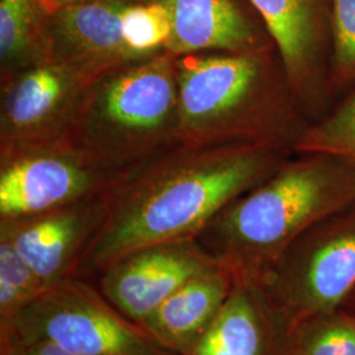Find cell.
<instances>
[{
  "label": "cell",
  "mask_w": 355,
  "mask_h": 355,
  "mask_svg": "<svg viewBox=\"0 0 355 355\" xmlns=\"http://www.w3.org/2000/svg\"><path fill=\"white\" fill-rule=\"evenodd\" d=\"M283 157L284 146L274 144L178 145L125 178L85 261L108 267L146 248L190 241L270 177L284 162Z\"/></svg>",
  "instance_id": "cell-1"
},
{
  "label": "cell",
  "mask_w": 355,
  "mask_h": 355,
  "mask_svg": "<svg viewBox=\"0 0 355 355\" xmlns=\"http://www.w3.org/2000/svg\"><path fill=\"white\" fill-rule=\"evenodd\" d=\"M177 145L258 142L286 146L299 129L300 107L275 51L195 53L175 57Z\"/></svg>",
  "instance_id": "cell-2"
},
{
  "label": "cell",
  "mask_w": 355,
  "mask_h": 355,
  "mask_svg": "<svg viewBox=\"0 0 355 355\" xmlns=\"http://www.w3.org/2000/svg\"><path fill=\"white\" fill-rule=\"evenodd\" d=\"M284 161L217 216L220 261L236 282L266 286L287 249L355 200V165L325 154Z\"/></svg>",
  "instance_id": "cell-3"
},
{
  "label": "cell",
  "mask_w": 355,
  "mask_h": 355,
  "mask_svg": "<svg viewBox=\"0 0 355 355\" xmlns=\"http://www.w3.org/2000/svg\"><path fill=\"white\" fill-rule=\"evenodd\" d=\"M175 57L161 53L89 86L67 144L121 166L177 144Z\"/></svg>",
  "instance_id": "cell-4"
},
{
  "label": "cell",
  "mask_w": 355,
  "mask_h": 355,
  "mask_svg": "<svg viewBox=\"0 0 355 355\" xmlns=\"http://www.w3.org/2000/svg\"><path fill=\"white\" fill-rule=\"evenodd\" d=\"M266 288L287 329L340 308L355 288V200L293 242Z\"/></svg>",
  "instance_id": "cell-5"
},
{
  "label": "cell",
  "mask_w": 355,
  "mask_h": 355,
  "mask_svg": "<svg viewBox=\"0 0 355 355\" xmlns=\"http://www.w3.org/2000/svg\"><path fill=\"white\" fill-rule=\"evenodd\" d=\"M6 338L48 341L82 355H166L152 336L130 327L76 284H51L20 311Z\"/></svg>",
  "instance_id": "cell-6"
},
{
  "label": "cell",
  "mask_w": 355,
  "mask_h": 355,
  "mask_svg": "<svg viewBox=\"0 0 355 355\" xmlns=\"http://www.w3.org/2000/svg\"><path fill=\"white\" fill-rule=\"evenodd\" d=\"M114 167L67 142L1 155V223L74 205L101 189Z\"/></svg>",
  "instance_id": "cell-7"
},
{
  "label": "cell",
  "mask_w": 355,
  "mask_h": 355,
  "mask_svg": "<svg viewBox=\"0 0 355 355\" xmlns=\"http://www.w3.org/2000/svg\"><path fill=\"white\" fill-rule=\"evenodd\" d=\"M91 85L76 70L54 61L1 79V155L66 142Z\"/></svg>",
  "instance_id": "cell-8"
},
{
  "label": "cell",
  "mask_w": 355,
  "mask_h": 355,
  "mask_svg": "<svg viewBox=\"0 0 355 355\" xmlns=\"http://www.w3.org/2000/svg\"><path fill=\"white\" fill-rule=\"evenodd\" d=\"M266 26L292 95L312 114L329 94L330 0H248Z\"/></svg>",
  "instance_id": "cell-9"
},
{
  "label": "cell",
  "mask_w": 355,
  "mask_h": 355,
  "mask_svg": "<svg viewBox=\"0 0 355 355\" xmlns=\"http://www.w3.org/2000/svg\"><path fill=\"white\" fill-rule=\"evenodd\" d=\"M132 1L87 0L48 15L49 60L76 70L92 85L142 61L128 46L121 29V16Z\"/></svg>",
  "instance_id": "cell-10"
},
{
  "label": "cell",
  "mask_w": 355,
  "mask_h": 355,
  "mask_svg": "<svg viewBox=\"0 0 355 355\" xmlns=\"http://www.w3.org/2000/svg\"><path fill=\"white\" fill-rule=\"evenodd\" d=\"M218 263L190 241L157 245L108 266L103 290L120 311L144 322L178 288Z\"/></svg>",
  "instance_id": "cell-11"
},
{
  "label": "cell",
  "mask_w": 355,
  "mask_h": 355,
  "mask_svg": "<svg viewBox=\"0 0 355 355\" xmlns=\"http://www.w3.org/2000/svg\"><path fill=\"white\" fill-rule=\"evenodd\" d=\"M164 6L171 21L165 51L257 54L277 51L266 26L240 0H146Z\"/></svg>",
  "instance_id": "cell-12"
},
{
  "label": "cell",
  "mask_w": 355,
  "mask_h": 355,
  "mask_svg": "<svg viewBox=\"0 0 355 355\" xmlns=\"http://www.w3.org/2000/svg\"><path fill=\"white\" fill-rule=\"evenodd\" d=\"M287 325L266 286L239 280L193 355H286Z\"/></svg>",
  "instance_id": "cell-13"
},
{
  "label": "cell",
  "mask_w": 355,
  "mask_h": 355,
  "mask_svg": "<svg viewBox=\"0 0 355 355\" xmlns=\"http://www.w3.org/2000/svg\"><path fill=\"white\" fill-rule=\"evenodd\" d=\"M236 283L221 261L217 266L189 280L168 296L149 318L145 328L155 341L184 350L199 343Z\"/></svg>",
  "instance_id": "cell-14"
},
{
  "label": "cell",
  "mask_w": 355,
  "mask_h": 355,
  "mask_svg": "<svg viewBox=\"0 0 355 355\" xmlns=\"http://www.w3.org/2000/svg\"><path fill=\"white\" fill-rule=\"evenodd\" d=\"M85 228L83 212L73 205L49 214L1 223V236L46 286L62 272Z\"/></svg>",
  "instance_id": "cell-15"
},
{
  "label": "cell",
  "mask_w": 355,
  "mask_h": 355,
  "mask_svg": "<svg viewBox=\"0 0 355 355\" xmlns=\"http://www.w3.org/2000/svg\"><path fill=\"white\" fill-rule=\"evenodd\" d=\"M51 61L48 13L40 0H0L1 79Z\"/></svg>",
  "instance_id": "cell-16"
},
{
  "label": "cell",
  "mask_w": 355,
  "mask_h": 355,
  "mask_svg": "<svg viewBox=\"0 0 355 355\" xmlns=\"http://www.w3.org/2000/svg\"><path fill=\"white\" fill-rule=\"evenodd\" d=\"M286 355H355V316L340 306L287 329Z\"/></svg>",
  "instance_id": "cell-17"
},
{
  "label": "cell",
  "mask_w": 355,
  "mask_h": 355,
  "mask_svg": "<svg viewBox=\"0 0 355 355\" xmlns=\"http://www.w3.org/2000/svg\"><path fill=\"white\" fill-rule=\"evenodd\" d=\"M302 154H325L355 165V91L334 111L305 127L292 145Z\"/></svg>",
  "instance_id": "cell-18"
},
{
  "label": "cell",
  "mask_w": 355,
  "mask_h": 355,
  "mask_svg": "<svg viewBox=\"0 0 355 355\" xmlns=\"http://www.w3.org/2000/svg\"><path fill=\"white\" fill-rule=\"evenodd\" d=\"M51 286L38 279L35 272L1 236L0 241V313L1 333L8 336L20 311Z\"/></svg>",
  "instance_id": "cell-19"
},
{
  "label": "cell",
  "mask_w": 355,
  "mask_h": 355,
  "mask_svg": "<svg viewBox=\"0 0 355 355\" xmlns=\"http://www.w3.org/2000/svg\"><path fill=\"white\" fill-rule=\"evenodd\" d=\"M121 29L128 46L145 60L166 53L171 21L164 6L155 1L133 0L123 12Z\"/></svg>",
  "instance_id": "cell-20"
},
{
  "label": "cell",
  "mask_w": 355,
  "mask_h": 355,
  "mask_svg": "<svg viewBox=\"0 0 355 355\" xmlns=\"http://www.w3.org/2000/svg\"><path fill=\"white\" fill-rule=\"evenodd\" d=\"M331 1L329 89L355 82V0Z\"/></svg>",
  "instance_id": "cell-21"
},
{
  "label": "cell",
  "mask_w": 355,
  "mask_h": 355,
  "mask_svg": "<svg viewBox=\"0 0 355 355\" xmlns=\"http://www.w3.org/2000/svg\"><path fill=\"white\" fill-rule=\"evenodd\" d=\"M1 355H82L67 352L62 347L48 341L23 343L13 338L3 340Z\"/></svg>",
  "instance_id": "cell-22"
},
{
  "label": "cell",
  "mask_w": 355,
  "mask_h": 355,
  "mask_svg": "<svg viewBox=\"0 0 355 355\" xmlns=\"http://www.w3.org/2000/svg\"><path fill=\"white\" fill-rule=\"evenodd\" d=\"M82 1H87V0H40L42 8L48 15L55 12L61 8H64L67 6H73V4H78Z\"/></svg>",
  "instance_id": "cell-23"
},
{
  "label": "cell",
  "mask_w": 355,
  "mask_h": 355,
  "mask_svg": "<svg viewBox=\"0 0 355 355\" xmlns=\"http://www.w3.org/2000/svg\"><path fill=\"white\" fill-rule=\"evenodd\" d=\"M343 308H345L347 312H350L352 315L355 316V288L352 291V293L347 296V299L343 302V304L341 305Z\"/></svg>",
  "instance_id": "cell-24"
}]
</instances>
